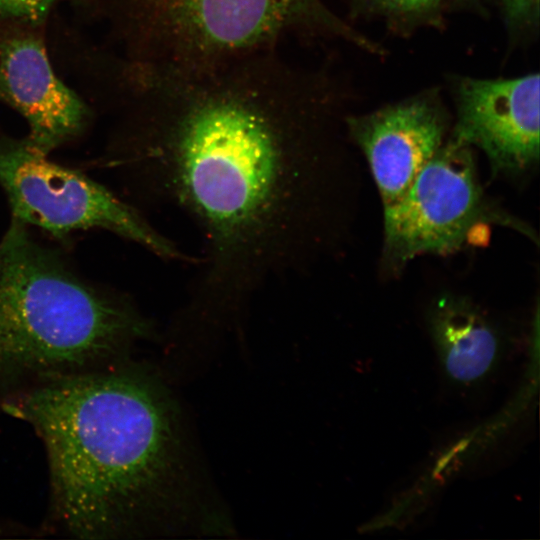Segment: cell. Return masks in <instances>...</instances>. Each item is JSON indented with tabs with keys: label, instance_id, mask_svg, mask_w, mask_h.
Listing matches in <instances>:
<instances>
[{
	"label": "cell",
	"instance_id": "1",
	"mask_svg": "<svg viewBox=\"0 0 540 540\" xmlns=\"http://www.w3.org/2000/svg\"><path fill=\"white\" fill-rule=\"evenodd\" d=\"M333 91L279 50L193 68H143L121 107L127 162L203 240L184 312L230 320L317 239Z\"/></svg>",
	"mask_w": 540,
	"mask_h": 540
},
{
	"label": "cell",
	"instance_id": "6",
	"mask_svg": "<svg viewBox=\"0 0 540 540\" xmlns=\"http://www.w3.org/2000/svg\"><path fill=\"white\" fill-rule=\"evenodd\" d=\"M470 146L442 144L403 196L384 207L385 252L405 263L457 249L479 216L481 190Z\"/></svg>",
	"mask_w": 540,
	"mask_h": 540
},
{
	"label": "cell",
	"instance_id": "2",
	"mask_svg": "<svg viewBox=\"0 0 540 540\" xmlns=\"http://www.w3.org/2000/svg\"><path fill=\"white\" fill-rule=\"evenodd\" d=\"M8 407L42 438L52 512L74 537L140 534L186 495L177 413L148 372L113 364L55 377L32 384Z\"/></svg>",
	"mask_w": 540,
	"mask_h": 540
},
{
	"label": "cell",
	"instance_id": "9",
	"mask_svg": "<svg viewBox=\"0 0 540 540\" xmlns=\"http://www.w3.org/2000/svg\"><path fill=\"white\" fill-rule=\"evenodd\" d=\"M387 207L410 187L443 144L445 117L435 96L419 94L371 113L349 117Z\"/></svg>",
	"mask_w": 540,
	"mask_h": 540
},
{
	"label": "cell",
	"instance_id": "3",
	"mask_svg": "<svg viewBox=\"0 0 540 540\" xmlns=\"http://www.w3.org/2000/svg\"><path fill=\"white\" fill-rule=\"evenodd\" d=\"M147 332L128 301L83 282L13 219L0 242V379L103 368Z\"/></svg>",
	"mask_w": 540,
	"mask_h": 540
},
{
	"label": "cell",
	"instance_id": "12",
	"mask_svg": "<svg viewBox=\"0 0 540 540\" xmlns=\"http://www.w3.org/2000/svg\"><path fill=\"white\" fill-rule=\"evenodd\" d=\"M372 12L395 19H421L436 12L443 0H360Z\"/></svg>",
	"mask_w": 540,
	"mask_h": 540
},
{
	"label": "cell",
	"instance_id": "13",
	"mask_svg": "<svg viewBox=\"0 0 540 540\" xmlns=\"http://www.w3.org/2000/svg\"><path fill=\"white\" fill-rule=\"evenodd\" d=\"M508 28L522 30L538 23L540 0H500Z\"/></svg>",
	"mask_w": 540,
	"mask_h": 540
},
{
	"label": "cell",
	"instance_id": "8",
	"mask_svg": "<svg viewBox=\"0 0 540 540\" xmlns=\"http://www.w3.org/2000/svg\"><path fill=\"white\" fill-rule=\"evenodd\" d=\"M41 29L0 30V100L26 119L28 142L48 154L83 132L89 112L55 74Z\"/></svg>",
	"mask_w": 540,
	"mask_h": 540
},
{
	"label": "cell",
	"instance_id": "14",
	"mask_svg": "<svg viewBox=\"0 0 540 540\" xmlns=\"http://www.w3.org/2000/svg\"><path fill=\"white\" fill-rule=\"evenodd\" d=\"M459 1L466 2V3H469V2L475 3L477 0H459Z\"/></svg>",
	"mask_w": 540,
	"mask_h": 540
},
{
	"label": "cell",
	"instance_id": "11",
	"mask_svg": "<svg viewBox=\"0 0 540 540\" xmlns=\"http://www.w3.org/2000/svg\"><path fill=\"white\" fill-rule=\"evenodd\" d=\"M59 0H0V30L11 26L43 28Z\"/></svg>",
	"mask_w": 540,
	"mask_h": 540
},
{
	"label": "cell",
	"instance_id": "10",
	"mask_svg": "<svg viewBox=\"0 0 540 540\" xmlns=\"http://www.w3.org/2000/svg\"><path fill=\"white\" fill-rule=\"evenodd\" d=\"M431 331L446 373L470 383L486 375L499 354L498 336L468 301L443 296L432 310Z\"/></svg>",
	"mask_w": 540,
	"mask_h": 540
},
{
	"label": "cell",
	"instance_id": "7",
	"mask_svg": "<svg viewBox=\"0 0 540 540\" xmlns=\"http://www.w3.org/2000/svg\"><path fill=\"white\" fill-rule=\"evenodd\" d=\"M539 74L466 77L456 90L454 140L481 149L495 171H523L539 159Z\"/></svg>",
	"mask_w": 540,
	"mask_h": 540
},
{
	"label": "cell",
	"instance_id": "4",
	"mask_svg": "<svg viewBox=\"0 0 540 540\" xmlns=\"http://www.w3.org/2000/svg\"><path fill=\"white\" fill-rule=\"evenodd\" d=\"M127 62L191 69L251 53L280 50L292 39L353 42L357 31L323 0H86Z\"/></svg>",
	"mask_w": 540,
	"mask_h": 540
},
{
	"label": "cell",
	"instance_id": "5",
	"mask_svg": "<svg viewBox=\"0 0 540 540\" xmlns=\"http://www.w3.org/2000/svg\"><path fill=\"white\" fill-rule=\"evenodd\" d=\"M0 183L13 219L56 237L103 228L167 261L187 259L131 205L87 176L58 165L25 140H0Z\"/></svg>",
	"mask_w": 540,
	"mask_h": 540
}]
</instances>
